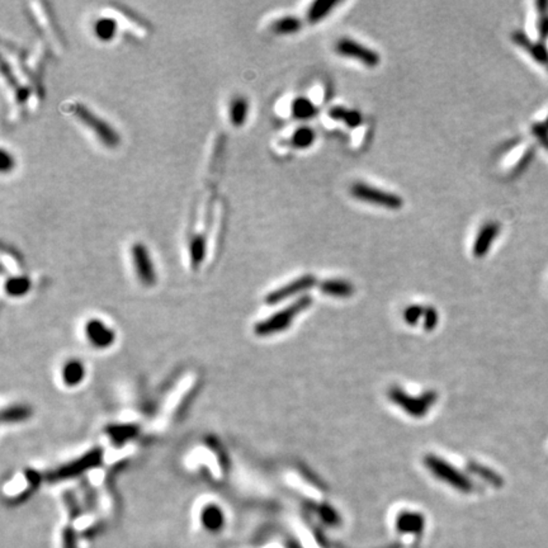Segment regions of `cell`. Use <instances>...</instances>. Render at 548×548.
<instances>
[{"instance_id": "cell-25", "label": "cell", "mask_w": 548, "mask_h": 548, "mask_svg": "<svg viewBox=\"0 0 548 548\" xmlns=\"http://www.w3.org/2000/svg\"><path fill=\"white\" fill-rule=\"evenodd\" d=\"M204 258V238L202 233L195 236L191 242V262L192 267H198Z\"/></svg>"}, {"instance_id": "cell-24", "label": "cell", "mask_w": 548, "mask_h": 548, "mask_svg": "<svg viewBox=\"0 0 548 548\" xmlns=\"http://www.w3.org/2000/svg\"><path fill=\"white\" fill-rule=\"evenodd\" d=\"M30 288V282L28 278L15 277L9 278L6 283V291L9 296H23L28 292Z\"/></svg>"}, {"instance_id": "cell-15", "label": "cell", "mask_w": 548, "mask_h": 548, "mask_svg": "<svg viewBox=\"0 0 548 548\" xmlns=\"http://www.w3.org/2000/svg\"><path fill=\"white\" fill-rule=\"evenodd\" d=\"M201 523L210 532H218L225 524V515L218 505H207L201 513Z\"/></svg>"}, {"instance_id": "cell-8", "label": "cell", "mask_w": 548, "mask_h": 548, "mask_svg": "<svg viewBox=\"0 0 548 548\" xmlns=\"http://www.w3.org/2000/svg\"><path fill=\"white\" fill-rule=\"evenodd\" d=\"M316 283H317V279H316L315 276H312V274L302 276V277L297 278V279H294L292 282L282 285V287H279L277 290H274V291L268 293L267 297H265V302H267L269 306L276 305V303H279V302H282V301L291 299L293 296H297V294H300V293L306 292L308 290H311L314 285H316Z\"/></svg>"}, {"instance_id": "cell-30", "label": "cell", "mask_w": 548, "mask_h": 548, "mask_svg": "<svg viewBox=\"0 0 548 548\" xmlns=\"http://www.w3.org/2000/svg\"><path fill=\"white\" fill-rule=\"evenodd\" d=\"M425 319L424 321V328L427 330H433L436 328V323H438V312L433 308H428L424 311V316Z\"/></svg>"}, {"instance_id": "cell-4", "label": "cell", "mask_w": 548, "mask_h": 548, "mask_svg": "<svg viewBox=\"0 0 548 548\" xmlns=\"http://www.w3.org/2000/svg\"><path fill=\"white\" fill-rule=\"evenodd\" d=\"M424 463L427 466L430 472L436 476V479L447 482L452 488H456L461 493L468 494L473 491L472 481L470 480L457 468H454L451 463L445 462L442 458L429 454L424 458Z\"/></svg>"}, {"instance_id": "cell-16", "label": "cell", "mask_w": 548, "mask_h": 548, "mask_svg": "<svg viewBox=\"0 0 548 548\" xmlns=\"http://www.w3.org/2000/svg\"><path fill=\"white\" fill-rule=\"evenodd\" d=\"M339 1L337 0H316L314 1L308 10V21L310 23L320 22L323 18L329 15L331 9L338 6Z\"/></svg>"}, {"instance_id": "cell-17", "label": "cell", "mask_w": 548, "mask_h": 548, "mask_svg": "<svg viewBox=\"0 0 548 548\" xmlns=\"http://www.w3.org/2000/svg\"><path fill=\"white\" fill-rule=\"evenodd\" d=\"M317 112H319V108L308 98L299 97L293 100L292 116L297 120H310V118L315 117Z\"/></svg>"}, {"instance_id": "cell-31", "label": "cell", "mask_w": 548, "mask_h": 548, "mask_svg": "<svg viewBox=\"0 0 548 548\" xmlns=\"http://www.w3.org/2000/svg\"><path fill=\"white\" fill-rule=\"evenodd\" d=\"M348 127L355 128L358 127L362 123V114L360 111H354V109H348L346 118L343 120Z\"/></svg>"}, {"instance_id": "cell-5", "label": "cell", "mask_w": 548, "mask_h": 548, "mask_svg": "<svg viewBox=\"0 0 548 548\" xmlns=\"http://www.w3.org/2000/svg\"><path fill=\"white\" fill-rule=\"evenodd\" d=\"M351 195L360 201L380 206L387 210H400L404 206V200L400 195L380 188L372 187L363 182L354 183L351 187Z\"/></svg>"}, {"instance_id": "cell-2", "label": "cell", "mask_w": 548, "mask_h": 548, "mask_svg": "<svg viewBox=\"0 0 548 548\" xmlns=\"http://www.w3.org/2000/svg\"><path fill=\"white\" fill-rule=\"evenodd\" d=\"M389 398L395 405L401 407L413 418H424L432 409V406L436 404L438 395L434 391H428L421 396H412L398 387H392L389 391Z\"/></svg>"}, {"instance_id": "cell-35", "label": "cell", "mask_w": 548, "mask_h": 548, "mask_svg": "<svg viewBox=\"0 0 548 548\" xmlns=\"http://www.w3.org/2000/svg\"><path fill=\"white\" fill-rule=\"evenodd\" d=\"M542 145H543V146H545V148H546V149L548 150V139L546 140V141H545V143H542Z\"/></svg>"}, {"instance_id": "cell-33", "label": "cell", "mask_w": 548, "mask_h": 548, "mask_svg": "<svg viewBox=\"0 0 548 548\" xmlns=\"http://www.w3.org/2000/svg\"><path fill=\"white\" fill-rule=\"evenodd\" d=\"M13 163H15L13 158L8 154L7 151H1V172L6 173L9 169H12L13 166H15Z\"/></svg>"}, {"instance_id": "cell-22", "label": "cell", "mask_w": 548, "mask_h": 548, "mask_svg": "<svg viewBox=\"0 0 548 548\" xmlns=\"http://www.w3.org/2000/svg\"><path fill=\"white\" fill-rule=\"evenodd\" d=\"M94 32L102 41H109L116 36L117 23L111 18H100L94 24Z\"/></svg>"}, {"instance_id": "cell-21", "label": "cell", "mask_w": 548, "mask_h": 548, "mask_svg": "<svg viewBox=\"0 0 548 548\" xmlns=\"http://www.w3.org/2000/svg\"><path fill=\"white\" fill-rule=\"evenodd\" d=\"M315 131L308 126H302L293 132L291 145L296 149H308L315 141Z\"/></svg>"}, {"instance_id": "cell-20", "label": "cell", "mask_w": 548, "mask_h": 548, "mask_svg": "<svg viewBox=\"0 0 548 548\" xmlns=\"http://www.w3.org/2000/svg\"><path fill=\"white\" fill-rule=\"evenodd\" d=\"M85 371H84L83 363L79 361H70L65 364L62 369V380L69 386H76L78 383L83 381Z\"/></svg>"}, {"instance_id": "cell-32", "label": "cell", "mask_w": 548, "mask_h": 548, "mask_svg": "<svg viewBox=\"0 0 548 548\" xmlns=\"http://www.w3.org/2000/svg\"><path fill=\"white\" fill-rule=\"evenodd\" d=\"M346 113H348V109L344 108V107H342V105H335V107H331L330 109H329V116L333 120L335 121L344 120Z\"/></svg>"}, {"instance_id": "cell-12", "label": "cell", "mask_w": 548, "mask_h": 548, "mask_svg": "<svg viewBox=\"0 0 548 548\" xmlns=\"http://www.w3.org/2000/svg\"><path fill=\"white\" fill-rule=\"evenodd\" d=\"M513 41L517 45L520 46L522 48H524L527 53L533 58L534 60L548 69V51L541 44L533 42L531 38L527 37L526 35L520 30H515L513 33Z\"/></svg>"}, {"instance_id": "cell-10", "label": "cell", "mask_w": 548, "mask_h": 548, "mask_svg": "<svg viewBox=\"0 0 548 548\" xmlns=\"http://www.w3.org/2000/svg\"><path fill=\"white\" fill-rule=\"evenodd\" d=\"M500 233V225L495 221H488L481 227L476 239L473 241L472 254L475 258H484L493 247L497 235Z\"/></svg>"}, {"instance_id": "cell-27", "label": "cell", "mask_w": 548, "mask_h": 548, "mask_svg": "<svg viewBox=\"0 0 548 548\" xmlns=\"http://www.w3.org/2000/svg\"><path fill=\"white\" fill-rule=\"evenodd\" d=\"M424 311H425V310L421 308V306H418V305L409 306V308H406L405 311H404V320H405L406 323L409 324V325H414V324L418 323L421 317L424 316Z\"/></svg>"}, {"instance_id": "cell-7", "label": "cell", "mask_w": 548, "mask_h": 548, "mask_svg": "<svg viewBox=\"0 0 548 548\" xmlns=\"http://www.w3.org/2000/svg\"><path fill=\"white\" fill-rule=\"evenodd\" d=\"M335 51L342 56L360 61L368 68L378 67L381 61V56L377 51L369 48L367 46L362 45L352 38H340L335 45Z\"/></svg>"}, {"instance_id": "cell-9", "label": "cell", "mask_w": 548, "mask_h": 548, "mask_svg": "<svg viewBox=\"0 0 548 548\" xmlns=\"http://www.w3.org/2000/svg\"><path fill=\"white\" fill-rule=\"evenodd\" d=\"M131 256L134 262L137 278L145 285H154L157 282V272L151 262L150 254L146 247L141 242H136L131 248Z\"/></svg>"}, {"instance_id": "cell-3", "label": "cell", "mask_w": 548, "mask_h": 548, "mask_svg": "<svg viewBox=\"0 0 548 548\" xmlns=\"http://www.w3.org/2000/svg\"><path fill=\"white\" fill-rule=\"evenodd\" d=\"M70 111L78 120L91 128L94 135L108 148H116L120 143V136L114 128L111 127L105 120L99 118L97 114L89 111L87 107L80 103H73L70 105Z\"/></svg>"}, {"instance_id": "cell-19", "label": "cell", "mask_w": 548, "mask_h": 548, "mask_svg": "<svg viewBox=\"0 0 548 548\" xmlns=\"http://www.w3.org/2000/svg\"><path fill=\"white\" fill-rule=\"evenodd\" d=\"M271 28L277 35H292L302 28V21L299 17L285 15L272 23Z\"/></svg>"}, {"instance_id": "cell-11", "label": "cell", "mask_w": 548, "mask_h": 548, "mask_svg": "<svg viewBox=\"0 0 548 548\" xmlns=\"http://www.w3.org/2000/svg\"><path fill=\"white\" fill-rule=\"evenodd\" d=\"M87 338L91 342V344L96 348H108L114 342V331L105 326V323L100 320L93 319L87 323L85 326Z\"/></svg>"}, {"instance_id": "cell-18", "label": "cell", "mask_w": 548, "mask_h": 548, "mask_svg": "<svg viewBox=\"0 0 548 548\" xmlns=\"http://www.w3.org/2000/svg\"><path fill=\"white\" fill-rule=\"evenodd\" d=\"M249 112V103L245 98L236 97L233 99L231 105H230V109H229V116H230V121L233 126L239 127L242 126L247 121Z\"/></svg>"}, {"instance_id": "cell-29", "label": "cell", "mask_w": 548, "mask_h": 548, "mask_svg": "<svg viewBox=\"0 0 548 548\" xmlns=\"http://www.w3.org/2000/svg\"><path fill=\"white\" fill-rule=\"evenodd\" d=\"M62 548H78L76 531L73 527H67L62 532Z\"/></svg>"}, {"instance_id": "cell-14", "label": "cell", "mask_w": 548, "mask_h": 548, "mask_svg": "<svg viewBox=\"0 0 548 548\" xmlns=\"http://www.w3.org/2000/svg\"><path fill=\"white\" fill-rule=\"evenodd\" d=\"M319 288L325 294L339 299L351 297L355 291L354 285L344 279H326L319 283Z\"/></svg>"}, {"instance_id": "cell-36", "label": "cell", "mask_w": 548, "mask_h": 548, "mask_svg": "<svg viewBox=\"0 0 548 548\" xmlns=\"http://www.w3.org/2000/svg\"><path fill=\"white\" fill-rule=\"evenodd\" d=\"M543 125H545V126H546V128H547L548 130V118L547 120H546V123H543Z\"/></svg>"}, {"instance_id": "cell-23", "label": "cell", "mask_w": 548, "mask_h": 548, "mask_svg": "<svg viewBox=\"0 0 548 548\" xmlns=\"http://www.w3.org/2000/svg\"><path fill=\"white\" fill-rule=\"evenodd\" d=\"M30 415H32V410L27 406H10L3 412V421L4 423H18V421L28 419Z\"/></svg>"}, {"instance_id": "cell-6", "label": "cell", "mask_w": 548, "mask_h": 548, "mask_svg": "<svg viewBox=\"0 0 548 548\" xmlns=\"http://www.w3.org/2000/svg\"><path fill=\"white\" fill-rule=\"evenodd\" d=\"M103 459V452L99 448H94L85 453L82 457L76 458L74 461L69 462L67 465L61 466L60 468L55 470L50 473V480L64 481L69 479H76V476L87 472L93 467L99 465Z\"/></svg>"}, {"instance_id": "cell-28", "label": "cell", "mask_w": 548, "mask_h": 548, "mask_svg": "<svg viewBox=\"0 0 548 548\" xmlns=\"http://www.w3.org/2000/svg\"><path fill=\"white\" fill-rule=\"evenodd\" d=\"M320 517L323 519L326 524L330 526H337L340 522V517L338 515L337 511H334L329 505H323L320 509Z\"/></svg>"}, {"instance_id": "cell-34", "label": "cell", "mask_w": 548, "mask_h": 548, "mask_svg": "<svg viewBox=\"0 0 548 548\" xmlns=\"http://www.w3.org/2000/svg\"><path fill=\"white\" fill-rule=\"evenodd\" d=\"M540 35L541 38H546L548 36V17L543 18L540 23Z\"/></svg>"}, {"instance_id": "cell-13", "label": "cell", "mask_w": 548, "mask_h": 548, "mask_svg": "<svg viewBox=\"0 0 548 548\" xmlns=\"http://www.w3.org/2000/svg\"><path fill=\"white\" fill-rule=\"evenodd\" d=\"M425 527V519L419 513L404 511L396 520V528L400 533L421 534Z\"/></svg>"}, {"instance_id": "cell-1", "label": "cell", "mask_w": 548, "mask_h": 548, "mask_svg": "<svg viewBox=\"0 0 548 548\" xmlns=\"http://www.w3.org/2000/svg\"><path fill=\"white\" fill-rule=\"evenodd\" d=\"M311 303L312 299L310 296H302L290 306L279 310L278 312L267 317L265 320L256 324L254 333L258 337H271L273 334L287 330L294 321V319L300 315L301 312L308 310L311 306Z\"/></svg>"}, {"instance_id": "cell-26", "label": "cell", "mask_w": 548, "mask_h": 548, "mask_svg": "<svg viewBox=\"0 0 548 548\" xmlns=\"http://www.w3.org/2000/svg\"><path fill=\"white\" fill-rule=\"evenodd\" d=\"M470 470H471V472L479 475L481 479L488 481V482H490V484L494 485V486H497V488H499V486L503 485V479H502L497 473L494 472L493 470L488 468V467H484V466L480 465H472L470 467Z\"/></svg>"}]
</instances>
